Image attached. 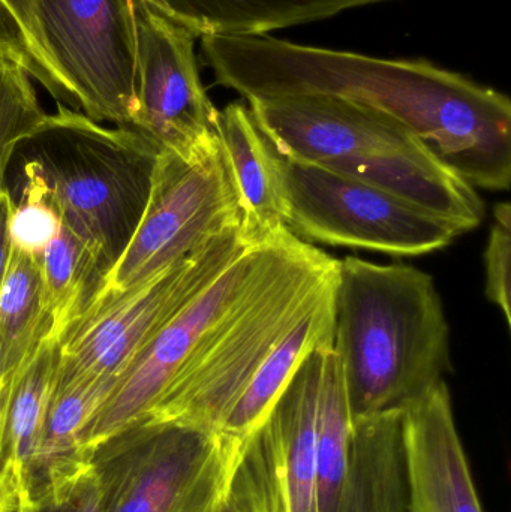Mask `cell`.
<instances>
[{
    "label": "cell",
    "instance_id": "cell-1",
    "mask_svg": "<svg viewBox=\"0 0 511 512\" xmlns=\"http://www.w3.org/2000/svg\"><path fill=\"white\" fill-rule=\"evenodd\" d=\"M216 83L251 99L327 95L410 128L474 188L511 183L509 96L425 59H386L273 35L201 38Z\"/></svg>",
    "mask_w": 511,
    "mask_h": 512
},
{
    "label": "cell",
    "instance_id": "cell-2",
    "mask_svg": "<svg viewBox=\"0 0 511 512\" xmlns=\"http://www.w3.org/2000/svg\"><path fill=\"white\" fill-rule=\"evenodd\" d=\"M333 351L353 421L422 399L452 370L450 328L431 274L356 256L339 261Z\"/></svg>",
    "mask_w": 511,
    "mask_h": 512
},
{
    "label": "cell",
    "instance_id": "cell-3",
    "mask_svg": "<svg viewBox=\"0 0 511 512\" xmlns=\"http://www.w3.org/2000/svg\"><path fill=\"white\" fill-rule=\"evenodd\" d=\"M252 117L281 156L318 165L399 195L468 233L485 206L422 138L374 108L327 95L248 101Z\"/></svg>",
    "mask_w": 511,
    "mask_h": 512
},
{
    "label": "cell",
    "instance_id": "cell-4",
    "mask_svg": "<svg viewBox=\"0 0 511 512\" xmlns=\"http://www.w3.org/2000/svg\"><path fill=\"white\" fill-rule=\"evenodd\" d=\"M338 265L290 230L275 237L251 288L144 420L221 432L258 367L335 289Z\"/></svg>",
    "mask_w": 511,
    "mask_h": 512
},
{
    "label": "cell",
    "instance_id": "cell-5",
    "mask_svg": "<svg viewBox=\"0 0 511 512\" xmlns=\"http://www.w3.org/2000/svg\"><path fill=\"white\" fill-rule=\"evenodd\" d=\"M15 153L24 159L20 192L44 198L108 279L143 218L158 150L59 104Z\"/></svg>",
    "mask_w": 511,
    "mask_h": 512
},
{
    "label": "cell",
    "instance_id": "cell-6",
    "mask_svg": "<svg viewBox=\"0 0 511 512\" xmlns=\"http://www.w3.org/2000/svg\"><path fill=\"white\" fill-rule=\"evenodd\" d=\"M242 441L173 421L125 427L87 451L102 512H215Z\"/></svg>",
    "mask_w": 511,
    "mask_h": 512
},
{
    "label": "cell",
    "instance_id": "cell-7",
    "mask_svg": "<svg viewBox=\"0 0 511 512\" xmlns=\"http://www.w3.org/2000/svg\"><path fill=\"white\" fill-rule=\"evenodd\" d=\"M272 150L287 228L303 242L420 256L447 248L462 234L452 222L399 195Z\"/></svg>",
    "mask_w": 511,
    "mask_h": 512
},
{
    "label": "cell",
    "instance_id": "cell-8",
    "mask_svg": "<svg viewBox=\"0 0 511 512\" xmlns=\"http://www.w3.org/2000/svg\"><path fill=\"white\" fill-rule=\"evenodd\" d=\"M251 246L240 228L227 231L147 282L99 297L60 336L56 381L116 382L135 354Z\"/></svg>",
    "mask_w": 511,
    "mask_h": 512
},
{
    "label": "cell",
    "instance_id": "cell-9",
    "mask_svg": "<svg viewBox=\"0 0 511 512\" xmlns=\"http://www.w3.org/2000/svg\"><path fill=\"white\" fill-rule=\"evenodd\" d=\"M240 222L218 135L189 156L159 153L143 218L99 297L147 282Z\"/></svg>",
    "mask_w": 511,
    "mask_h": 512
},
{
    "label": "cell",
    "instance_id": "cell-10",
    "mask_svg": "<svg viewBox=\"0 0 511 512\" xmlns=\"http://www.w3.org/2000/svg\"><path fill=\"white\" fill-rule=\"evenodd\" d=\"M39 26L72 107L131 128L137 110L134 0H38Z\"/></svg>",
    "mask_w": 511,
    "mask_h": 512
},
{
    "label": "cell",
    "instance_id": "cell-11",
    "mask_svg": "<svg viewBox=\"0 0 511 512\" xmlns=\"http://www.w3.org/2000/svg\"><path fill=\"white\" fill-rule=\"evenodd\" d=\"M273 239L251 246L234 259L212 285L183 307L135 354L105 402L81 429L78 445L84 456L108 436L143 421L150 414L213 331L251 288L263 268Z\"/></svg>",
    "mask_w": 511,
    "mask_h": 512
},
{
    "label": "cell",
    "instance_id": "cell-12",
    "mask_svg": "<svg viewBox=\"0 0 511 512\" xmlns=\"http://www.w3.org/2000/svg\"><path fill=\"white\" fill-rule=\"evenodd\" d=\"M326 351L306 358L266 418L243 438L228 486L243 511L320 512L317 405Z\"/></svg>",
    "mask_w": 511,
    "mask_h": 512
},
{
    "label": "cell",
    "instance_id": "cell-13",
    "mask_svg": "<svg viewBox=\"0 0 511 512\" xmlns=\"http://www.w3.org/2000/svg\"><path fill=\"white\" fill-rule=\"evenodd\" d=\"M137 110L132 131L159 153L189 156L215 140L219 110L210 101L195 57V36L134 0Z\"/></svg>",
    "mask_w": 511,
    "mask_h": 512
},
{
    "label": "cell",
    "instance_id": "cell-14",
    "mask_svg": "<svg viewBox=\"0 0 511 512\" xmlns=\"http://www.w3.org/2000/svg\"><path fill=\"white\" fill-rule=\"evenodd\" d=\"M407 512H483L446 381L402 412Z\"/></svg>",
    "mask_w": 511,
    "mask_h": 512
},
{
    "label": "cell",
    "instance_id": "cell-15",
    "mask_svg": "<svg viewBox=\"0 0 511 512\" xmlns=\"http://www.w3.org/2000/svg\"><path fill=\"white\" fill-rule=\"evenodd\" d=\"M216 135L239 198L240 234L252 246L269 242L288 230L272 147L243 102L219 110Z\"/></svg>",
    "mask_w": 511,
    "mask_h": 512
},
{
    "label": "cell",
    "instance_id": "cell-16",
    "mask_svg": "<svg viewBox=\"0 0 511 512\" xmlns=\"http://www.w3.org/2000/svg\"><path fill=\"white\" fill-rule=\"evenodd\" d=\"M390 0H150V8L188 29L210 35H270Z\"/></svg>",
    "mask_w": 511,
    "mask_h": 512
},
{
    "label": "cell",
    "instance_id": "cell-17",
    "mask_svg": "<svg viewBox=\"0 0 511 512\" xmlns=\"http://www.w3.org/2000/svg\"><path fill=\"white\" fill-rule=\"evenodd\" d=\"M402 412L354 421L350 471L339 512H407Z\"/></svg>",
    "mask_w": 511,
    "mask_h": 512
},
{
    "label": "cell",
    "instance_id": "cell-18",
    "mask_svg": "<svg viewBox=\"0 0 511 512\" xmlns=\"http://www.w3.org/2000/svg\"><path fill=\"white\" fill-rule=\"evenodd\" d=\"M336 288V286H335ZM335 289L263 361L237 400L222 433L243 439L269 414L299 367L318 349L333 348Z\"/></svg>",
    "mask_w": 511,
    "mask_h": 512
},
{
    "label": "cell",
    "instance_id": "cell-19",
    "mask_svg": "<svg viewBox=\"0 0 511 512\" xmlns=\"http://www.w3.org/2000/svg\"><path fill=\"white\" fill-rule=\"evenodd\" d=\"M53 336L54 321L45 307L38 258L12 249L0 289V382L6 384Z\"/></svg>",
    "mask_w": 511,
    "mask_h": 512
},
{
    "label": "cell",
    "instance_id": "cell-20",
    "mask_svg": "<svg viewBox=\"0 0 511 512\" xmlns=\"http://www.w3.org/2000/svg\"><path fill=\"white\" fill-rule=\"evenodd\" d=\"M60 358V337H48L5 384L3 427L14 457L20 495L38 450Z\"/></svg>",
    "mask_w": 511,
    "mask_h": 512
},
{
    "label": "cell",
    "instance_id": "cell-21",
    "mask_svg": "<svg viewBox=\"0 0 511 512\" xmlns=\"http://www.w3.org/2000/svg\"><path fill=\"white\" fill-rule=\"evenodd\" d=\"M354 421L335 351L323 357L317 405L318 508L339 512L350 471Z\"/></svg>",
    "mask_w": 511,
    "mask_h": 512
},
{
    "label": "cell",
    "instance_id": "cell-22",
    "mask_svg": "<svg viewBox=\"0 0 511 512\" xmlns=\"http://www.w3.org/2000/svg\"><path fill=\"white\" fill-rule=\"evenodd\" d=\"M38 262L45 307L53 318L54 334L60 337L95 303L107 279L90 249L63 225Z\"/></svg>",
    "mask_w": 511,
    "mask_h": 512
},
{
    "label": "cell",
    "instance_id": "cell-23",
    "mask_svg": "<svg viewBox=\"0 0 511 512\" xmlns=\"http://www.w3.org/2000/svg\"><path fill=\"white\" fill-rule=\"evenodd\" d=\"M0 53L38 80L56 101L71 105L39 26L38 0H0Z\"/></svg>",
    "mask_w": 511,
    "mask_h": 512
},
{
    "label": "cell",
    "instance_id": "cell-24",
    "mask_svg": "<svg viewBox=\"0 0 511 512\" xmlns=\"http://www.w3.org/2000/svg\"><path fill=\"white\" fill-rule=\"evenodd\" d=\"M30 75L0 53V189L17 147L39 131L48 114L42 110Z\"/></svg>",
    "mask_w": 511,
    "mask_h": 512
},
{
    "label": "cell",
    "instance_id": "cell-25",
    "mask_svg": "<svg viewBox=\"0 0 511 512\" xmlns=\"http://www.w3.org/2000/svg\"><path fill=\"white\" fill-rule=\"evenodd\" d=\"M20 502L26 512H102L101 486L89 460L54 475Z\"/></svg>",
    "mask_w": 511,
    "mask_h": 512
},
{
    "label": "cell",
    "instance_id": "cell-26",
    "mask_svg": "<svg viewBox=\"0 0 511 512\" xmlns=\"http://www.w3.org/2000/svg\"><path fill=\"white\" fill-rule=\"evenodd\" d=\"M62 222L56 210L35 194L20 192L9 216L12 249L38 258L59 233Z\"/></svg>",
    "mask_w": 511,
    "mask_h": 512
},
{
    "label": "cell",
    "instance_id": "cell-27",
    "mask_svg": "<svg viewBox=\"0 0 511 512\" xmlns=\"http://www.w3.org/2000/svg\"><path fill=\"white\" fill-rule=\"evenodd\" d=\"M511 207L500 203L494 209V224L489 234L485 252L486 297L497 304L511 327Z\"/></svg>",
    "mask_w": 511,
    "mask_h": 512
},
{
    "label": "cell",
    "instance_id": "cell-28",
    "mask_svg": "<svg viewBox=\"0 0 511 512\" xmlns=\"http://www.w3.org/2000/svg\"><path fill=\"white\" fill-rule=\"evenodd\" d=\"M5 384L0 382V512H17L20 504V483L15 471L14 457L3 427Z\"/></svg>",
    "mask_w": 511,
    "mask_h": 512
},
{
    "label": "cell",
    "instance_id": "cell-29",
    "mask_svg": "<svg viewBox=\"0 0 511 512\" xmlns=\"http://www.w3.org/2000/svg\"><path fill=\"white\" fill-rule=\"evenodd\" d=\"M14 198L8 189H0V289L5 282L8 271L9 259H11L12 245L9 237V216H11Z\"/></svg>",
    "mask_w": 511,
    "mask_h": 512
},
{
    "label": "cell",
    "instance_id": "cell-30",
    "mask_svg": "<svg viewBox=\"0 0 511 512\" xmlns=\"http://www.w3.org/2000/svg\"><path fill=\"white\" fill-rule=\"evenodd\" d=\"M215 512H245L242 510V508L239 507V505L236 504V501H234L233 498H231L230 495H225L224 501L221 502V505H219L218 508H216Z\"/></svg>",
    "mask_w": 511,
    "mask_h": 512
},
{
    "label": "cell",
    "instance_id": "cell-31",
    "mask_svg": "<svg viewBox=\"0 0 511 512\" xmlns=\"http://www.w3.org/2000/svg\"><path fill=\"white\" fill-rule=\"evenodd\" d=\"M17 512H26V511H24V507H23V504H21V502H20V504H18Z\"/></svg>",
    "mask_w": 511,
    "mask_h": 512
},
{
    "label": "cell",
    "instance_id": "cell-32",
    "mask_svg": "<svg viewBox=\"0 0 511 512\" xmlns=\"http://www.w3.org/2000/svg\"><path fill=\"white\" fill-rule=\"evenodd\" d=\"M140 2H144L147 3V5H149L150 0H140Z\"/></svg>",
    "mask_w": 511,
    "mask_h": 512
}]
</instances>
